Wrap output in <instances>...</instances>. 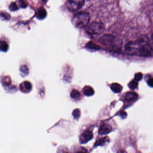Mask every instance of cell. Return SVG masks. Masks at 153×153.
<instances>
[{"label": "cell", "instance_id": "2", "mask_svg": "<svg viewBox=\"0 0 153 153\" xmlns=\"http://www.w3.org/2000/svg\"><path fill=\"white\" fill-rule=\"evenodd\" d=\"M104 30L105 26L103 23L94 22L89 27L88 32L91 35H99L103 33Z\"/></svg>", "mask_w": 153, "mask_h": 153}, {"label": "cell", "instance_id": "8", "mask_svg": "<svg viewBox=\"0 0 153 153\" xmlns=\"http://www.w3.org/2000/svg\"><path fill=\"white\" fill-rule=\"evenodd\" d=\"M112 130V126L108 124H103L99 129L98 133L100 135H104L110 133Z\"/></svg>", "mask_w": 153, "mask_h": 153}, {"label": "cell", "instance_id": "4", "mask_svg": "<svg viewBox=\"0 0 153 153\" xmlns=\"http://www.w3.org/2000/svg\"><path fill=\"white\" fill-rule=\"evenodd\" d=\"M139 48V46L137 41L129 42L125 46V52L129 55H138Z\"/></svg>", "mask_w": 153, "mask_h": 153}, {"label": "cell", "instance_id": "15", "mask_svg": "<svg viewBox=\"0 0 153 153\" xmlns=\"http://www.w3.org/2000/svg\"><path fill=\"white\" fill-rule=\"evenodd\" d=\"M108 140H109V138L108 137H105L99 139L95 142L94 146H102L106 143Z\"/></svg>", "mask_w": 153, "mask_h": 153}, {"label": "cell", "instance_id": "1", "mask_svg": "<svg viewBox=\"0 0 153 153\" xmlns=\"http://www.w3.org/2000/svg\"><path fill=\"white\" fill-rule=\"evenodd\" d=\"M89 21V15L86 12L77 13L74 16L72 19L73 24L78 28H82L87 26Z\"/></svg>", "mask_w": 153, "mask_h": 153}, {"label": "cell", "instance_id": "26", "mask_svg": "<svg viewBox=\"0 0 153 153\" xmlns=\"http://www.w3.org/2000/svg\"><path fill=\"white\" fill-rule=\"evenodd\" d=\"M120 116L123 118H125L127 116V113L124 112H121L120 113Z\"/></svg>", "mask_w": 153, "mask_h": 153}, {"label": "cell", "instance_id": "9", "mask_svg": "<svg viewBox=\"0 0 153 153\" xmlns=\"http://www.w3.org/2000/svg\"><path fill=\"white\" fill-rule=\"evenodd\" d=\"M1 83L5 89H9L10 86L12 85V80L9 75H5L1 78Z\"/></svg>", "mask_w": 153, "mask_h": 153}, {"label": "cell", "instance_id": "18", "mask_svg": "<svg viewBox=\"0 0 153 153\" xmlns=\"http://www.w3.org/2000/svg\"><path fill=\"white\" fill-rule=\"evenodd\" d=\"M72 115L75 119L78 120L81 116V111L79 109H75L73 112Z\"/></svg>", "mask_w": 153, "mask_h": 153}, {"label": "cell", "instance_id": "13", "mask_svg": "<svg viewBox=\"0 0 153 153\" xmlns=\"http://www.w3.org/2000/svg\"><path fill=\"white\" fill-rule=\"evenodd\" d=\"M47 12L44 9L41 8L36 13V18L39 19H43L46 16Z\"/></svg>", "mask_w": 153, "mask_h": 153}, {"label": "cell", "instance_id": "11", "mask_svg": "<svg viewBox=\"0 0 153 153\" xmlns=\"http://www.w3.org/2000/svg\"><path fill=\"white\" fill-rule=\"evenodd\" d=\"M84 94L86 96H91L94 94V90L92 87L90 86H85L83 89Z\"/></svg>", "mask_w": 153, "mask_h": 153}, {"label": "cell", "instance_id": "17", "mask_svg": "<svg viewBox=\"0 0 153 153\" xmlns=\"http://www.w3.org/2000/svg\"><path fill=\"white\" fill-rule=\"evenodd\" d=\"M71 98L74 99L78 98L81 96V93L76 89H73L71 92Z\"/></svg>", "mask_w": 153, "mask_h": 153}, {"label": "cell", "instance_id": "21", "mask_svg": "<svg viewBox=\"0 0 153 153\" xmlns=\"http://www.w3.org/2000/svg\"><path fill=\"white\" fill-rule=\"evenodd\" d=\"M142 77H143V75L141 73L139 72L137 73L135 75V78L134 80L137 81H139L142 80Z\"/></svg>", "mask_w": 153, "mask_h": 153}, {"label": "cell", "instance_id": "10", "mask_svg": "<svg viewBox=\"0 0 153 153\" xmlns=\"http://www.w3.org/2000/svg\"><path fill=\"white\" fill-rule=\"evenodd\" d=\"M138 97V95L136 92H127L125 96V99L127 101H132L136 100Z\"/></svg>", "mask_w": 153, "mask_h": 153}, {"label": "cell", "instance_id": "14", "mask_svg": "<svg viewBox=\"0 0 153 153\" xmlns=\"http://www.w3.org/2000/svg\"><path fill=\"white\" fill-rule=\"evenodd\" d=\"M9 49V45L7 42L4 41H0V51L7 52Z\"/></svg>", "mask_w": 153, "mask_h": 153}, {"label": "cell", "instance_id": "25", "mask_svg": "<svg viewBox=\"0 0 153 153\" xmlns=\"http://www.w3.org/2000/svg\"><path fill=\"white\" fill-rule=\"evenodd\" d=\"M147 84L149 86L151 87H153V80L152 77L149 78L147 81Z\"/></svg>", "mask_w": 153, "mask_h": 153}, {"label": "cell", "instance_id": "20", "mask_svg": "<svg viewBox=\"0 0 153 153\" xmlns=\"http://www.w3.org/2000/svg\"><path fill=\"white\" fill-rule=\"evenodd\" d=\"M9 8L10 10L12 11H16V10H17L18 9L17 5L15 2H13L10 4Z\"/></svg>", "mask_w": 153, "mask_h": 153}, {"label": "cell", "instance_id": "6", "mask_svg": "<svg viewBox=\"0 0 153 153\" xmlns=\"http://www.w3.org/2000/svg\"><path fill=\"white\" fill-rule=\"evenodd\" d=\"M93 138V134L90 131L87 130L84 132L80 137V141L81 144H85Z\"/></svg>", "mask_w": 153, "mask_h": 153}, {"label": "cell", "instance_id": "7", "mask_svg": "<svg viewBox=\"0 0 153 153\" xmlns=\"http://www.w3.org/2000/svg\"><path fill=\"white\" fill-rule=\"evenodd\" d=\"M114 41V36L112 35L106 34L101 38L100 42L105 45H109L112 44Z\"/></svg>", "mask_w": 153, "mask_h": 153}, {"label": "cell", "instance_id": "5", "mask_svg": "<svg viewBox=\"0 0 153 153\" xmlns=\"http://www.w3.org/2000/svg\"><path fill=\"white\" fill-rule=\"evenodd\" d=\"M32 89L33 85L29 81H24L19 85V90L23 93H29L32 90Z\"/></svg>", "mask_w": 153, "mask_h": 153}, {"label": "cell", "instance_id": "24", "mask_svg": "<svg viewBox=\"0 0 153 153\" xmlns=\"http://www.w3.org/2000/svg\"><path fill=\"white\" fill-rule=\"evenodd\" d=\"M27 68V67L25 65L22 66H21V68H20V69H22V71H23V70H24V71H22V73L25 74V75H27L28 74V72H27L26 71H25V69Z\"/></svg>", "mask_w": 153, "mask_h": 153}, {"label": "cell", "instance_id": "27", "mask_svg": "<svg viewBox=\"0 0 153 153\" xmlns=\"http://www.w3.org/2000/svg\"><path fill=\"white\" fill-rule=\"evenodd\" d=\"M43 1V2H44V3H45V2L47 1V0H42Z\"/></svg>", "mask_w": 153, "mask_h": 153}, {"label": "cell", "instance_id": "16", "mask_svg": "<svg viewBox=\"0 0 153 153\" xmlns=\"http://www.w3.org/2000/svg\"><path fill=\"white\" fill-rule=\"evenodd\" d=\"M138 82L135 81V80H133L132 81L129 83V87L132 90H134L137 89L138 87Z\"/></svg>", "mask_w": 153, "mask_h": 153}, {"label": "cell", "instance_id": "22", "mask_svg": "<svg viewBox=\"0 0 153 153\" xmlns=\"http://www.w3.org/2000/svg\"><path fill=\"white\" fill-rule=\"evenodd\" d=\"M0 16L1 17L3 18L4 19L6 20H9L10 18V16L8 13H6V12H1L0 13Z\"/></svg>", "mask_w": 153, "mask_h": 153}, {"label": "cell", "instance_id": "19", "mask_svg": "<svg viewBox=\"0 0 153 153\" xmlns=\"http://www.w3.org/2000/svg\"><path fill=\"white\" fill-rule=\"evenodd\" d=\"M87 47L89 49H92V50H99L100 49L99 46H97L96 44H94L93 43H88L87 44Z\"/></svg>", "mask_w": 153, "mask_h": 153}, {"label": "cell", "instance_id": "3", "mask_svg": "<svg viewBox=\"0 0 153 153\" xmlns=\"http://www.w3.org/2000/svg\"><path fill=\"white\" fill-rule=\"evenodd\" d=\"M84 2L85 0H68L67 5L70 11H75L82 7Z\"/></svg>", "mask_w": 153, "mask_h": 153}, {"label": "cell", "instance_id": "12", "mask_svg": "<svg viewBox=\"0 0 153 153\" xmlns=\"http://www.w3.org/2000/svg\"><path fill=\"white\" fill-rule=\"evenodd\" d=\"M111 88L113 92L115 93H120L122 90L123 87L119 84L115 83L111 85Z\"/></svg>", "mask_w": 153, "mask_h": 153}, {"label": "cell", "instance_id": "23", "mask_svg": "<svg viewBox=\"0 0 153 153\" xmlns=\"http://www.w3.org/2000/svg\"><path fill=\"white\" fill-rule=\"evenodd\" d=\"M19 6L22 8H25L27 7V4L25 0H19Z\"/></svg>", "mask_w": 153, "mask_h": 153}]
</instances>
